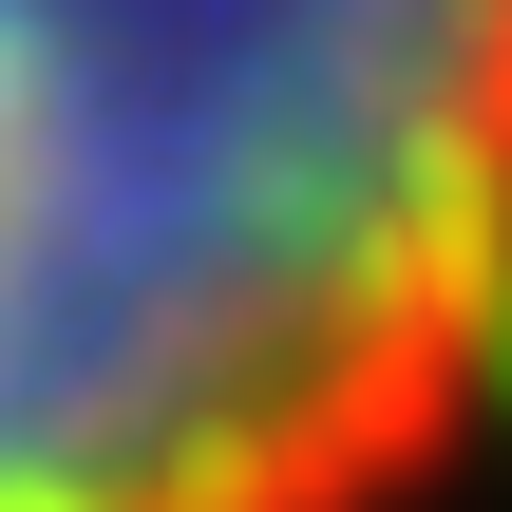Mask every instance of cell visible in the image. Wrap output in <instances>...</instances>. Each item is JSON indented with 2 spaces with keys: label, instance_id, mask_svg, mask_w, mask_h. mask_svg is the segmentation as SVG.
Here are the masks:
<instances>
[{
  "label": "cell",
  "instance_id": "cell-1",
  "mask_svg": "<svg viewBox=\"0 0 512 512\" xmlns=\"http://www.w3.org/2000/svg\"><path fill=\"white\" fill-rule=\"evenodd\" d=\"M512 361V0H0V512H399Z\"/></svg>",
  "mask_w": 512,
  "mask_h": 512
}]
</instances>
